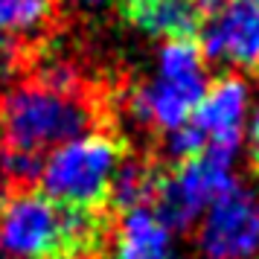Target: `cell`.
<instances>
[{
  "instance_id": "cell-1",
  "label": "cell",
  "mask_w": 259,
  "mask_h": 259,
  "mask_svg": "<svg viewBox=\"0 0 259 259\" xmlns=\"http://www.w3.org/2000/svg\"><path fill=\"white\" fill-rule=\"evenodd\" d=\"M105 233V210L61 207L35 189L0 198V250L9 259H84L102 247Z\"/></svg>"
},
{
  "instance_id": "cell-2",
  "label": "cell",
  "mask_w": 259,
  "mask_h": 259,
  "mask_svg": "<svg viewBox=\"0 0 259 259\" xmlns=\"http://www.w3.org/2000/svg\"><path fill=\"white\" fill-rule=\"evenodd\" d=\"M94 108L76 88L26 82L0 96L3 152L41 157L91 131Z\"/></svg>"
},
{
  "instance_id": "cell-3",
  "label": "cell",
  "mask_w": 259,
  "mask_h": 259,
  "mask_svg": "<svg viewBox=\"0 0 259 259\" xmlns=\"http://www.w3.org/2000/svg\"><path fill=\"white\" fill-rule=\"evenodd\" d=\"M207 88L210 76L198 38H175L160 47L152 79L131 91L128 111L137 122L169 134L189 122Z\"/></svg>"
},
{
  "instance_id": "cell-4",
  "label": "cell",
  "mask_w": 259,
  "mask_h": 259,
  "mask_svg": "<svg viewBox=\"0 0 259 259\" xmlns=\"http://www.w3.org/2000/svg\"><path fill=\"white\" fill-rule=\"evenodd\" d=\"M119 163H122L119 140L102 131H88L53 149L41 163L38 181L44 187V195L61 207L105 210L108 189Z\"/></svg>"
},
{
  "instance_id": "cell-5",
  "label": "cell",
  "mask_w": 259,
  "mask_h": 259,
  "mask_svg": "<svg viewBox=\"0 0 259 259\" xmlns=\"http://www.w3.org/2000/svg\"><path fill=\"white\" fill-rule=\"evenodd\" d=\"M230 187H236L233 163L219 160L212 154H198L160 172L152 210L169 233L172 230L184 233L195 222H201L207 207L215 198H222Z\"/></svg>"
},
{
  "instance_id": "cell-6",
  "label": "cell",
  "mask_w": 259,
  "mask_h": 259,
  "mask_svg": "<svg viewBox=\"0 0 259 259\" xmlns=\"http://www.w3.org/2000/svg\"><path fill=\"white\" fill-rule=\"evenodd\" d=\"M195 242L204 259H259V198L230 187L201 215Z\"/></svg>"
},
{
  "instance_id": "cell-7",
  "label": "cell",
  "mask_w": 259,
  "mask_h": 259,
  "mask_svg": "<svg viewBox=\"0 0 259 259\" xmlns=\"http://www.w3.org/2000/svg\"><path fill=\"white\" fill-rule=\"evenodd\" d=\"M245 117H247V84L239 76H222L210 82L207 94L195 105L189 125L201 137L204 152L219 160L233 163L245 143Z\"/></svg>"
},
{
  "instance_id": "cell-8",
  "label": "cell",
  "mask_w": 259,
  "mask_h": 259,
  "mask_svg": "<svg viewBox=\"0 0 259 259\" xmlns=\"http://www.w3.org/2000/svg\"><path fill=\"white\" fill-rule=\"evenodd\" d=\"M204 59L259 76V0H224L201 26Z\"/></svg>"
},
{
  "instance_id": "cell-9",
  "label": "cell",
  "mask_w": 259,
  "mask_h": 259,
  "mask_svg": "<svg viewBox=\"0 0 259 259\" xmlns=\"http://www.w3.org/2000/svg\"><path fill=\"white\" fill-rule=\"evenodd\" d=\"M119 9L137 29L166 41L195 38L204 26L192 0H119Z\"/></svg>"
},
{
  "instance_id": "cell-10",
  "label": "cell",
  "mask_w": 259,
  "mask_h": 259,
  "mask_svg": "<svg viewBox=\"0 0 259 259\" xmlns=\"http://www.w3.org/2000/svg\"><path fill=\"white\" fill-rule=\"evenodd\" d=\"M172 233L152 207L122 212L117 224V259H172Z\"/></svg>"
},
{
  "instance_id": "cell-11",
  "label": "cell",
  "mask_w": 259,
  "mask_h": 259,
  "mask_svg": "<svg viewBox=\"0 0 259 259\" xmlns=\"http://www.w3.org/2000/svg\"><path fill=\"white\" fill-rule=\"evenodd\" d=\"M160 172L152 160L143 157H122V163L114 172L111 189H108V204L119 212L137 210V207H152L157 184H160Z\"/></svg>"
},
{
  "instance_id": "cell-12",
  "label": "cell",
  "mask_w": 259,
  "mask_h": 259,
  "mask_svg": "<svg viewBox=\"0 0 259 259\" xmlns=\"http://www.w3.org/2000/svg\"><path fill=\"white\" fill-rule=\"evenodd\" d=\"M50 21V0H0V41L38 32Z\"/></svg>"
},
{
  "instance_id": "cell-13",
  "label": "cell",
  "mask_w": 259,
  "mask_h": 259,
  "mask_svg": "<svg viewBox=\"0 0 259 259\" xmlns=\"http://www.w3.org/2000/svg\"><path fill=\"white\" fill-rule=\"evenodd\" d=\"M247 149H250V160L259 169V102L250 114V125H247Z\"/></svg>"
},
{
  "instance_id": "cell-14",
  "label": "cell",
  "mask_w": 259,
  "mask_h": 259,
  "mask_svg": "<svg viewBox=\"0 0 259 259\" xmlns=\"http://www.w3.org/2000/svg\"><path fill=\"white\" fill-rule=\"evenodd\" d=\"M222 3H224V0H192V6L198 9V15L204 18V21H207L212 12H219V9H222Z\"/></svg>"
},
{
  "instance_id": "cell-15",
  "label": "cell",
  "mask_w": 259,
  "mask_h": 259,
  "mask_svg": "<svg viewBox=\"0 0 259 259\" xmlns=\"http://www.w3.org/2000/svg\"><path fill=\"white\" fill-rule=\"evenodd\" d=\"M102 3H108V0H76V6H84V9H99Z\"/></svg>"
},
{
  "instance_id": "cell-16",
  "label": "cell",
  "mask_w": 259,
  "mask_h": 259,
  "mask_svg": "<svg viewBox=\"0 0 259 259\" xmlns=\"http://www.w3.org/2000/svg\"><path fill=\"white\" fill-rule=\"evenodd\" d=\"M0 259H9V256H6V253H3V250H0Z\"/></svg>"
},
{
  "instance_id": "cell-17",
  "label": "cell",
  "mask_w": 259,
  "mask_h": 259,
  "mask_svg": "<svg viewBox=\"0 0 259 259\" xmlns=\"http://www.w3.org/2000/svg\"><path fill=\"white\" fill-rule=\"evenodd\" d=\"M0 154H3V143H0ZM0 178H3V175H0Z\"/></svg>"
}]
</instances>
